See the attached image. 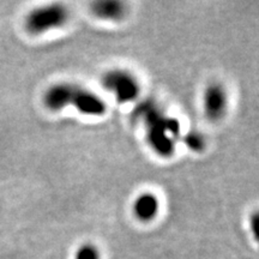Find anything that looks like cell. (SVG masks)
<instances>
[{"instance_id": "9", "label": "cell", "mask_w": 259, "mask_h": 259, "mask_svg": "<svg viewBox=\"0 0 259 259\" xmlns=\"http://www.w3.org/2000/svg\"><path fill=\"white\" fill-rule=\"evenodd\" d=\"M74 259H100V252L95 246L85 244L77 250Z\"/></svg>"}, {"instance_id": "6", "label": "cell", "mask_w": 259, "mask_h": 259, "mask_svg": "<svg viewBox=\"0 0 259 259\" xmlns=\"http://www.w3.org/2000/svg\"><path fill=\"white\" fill-rule=\"evenodd\" d=\"M132 211L136 219L142 222H149L158 215L160 211V200L157 196L151 192L139 194L132 204Z\"/></svg>"}, {"instance_id": "1", "label": "cell", "mask_w": 259, "mask_h": 259, "mask_svg": "<svg viewBox=\"0 0 259 259\" xmlns=\"http://www.w3.org/2000/svg\"><path fill=\"white\" fill-rule=\"evenodd\" d=\"M46 108L59 112L66 107H73L76 111L89 116H101L107 111L106 102L94 93L74 83H57L48 88L42 97Z\"/></svg>"}, {"instance_id": "5", "label": "cell", "mask_w": 259, "mask_h": 259, "mask_svg": "<svg viewBox=\"0 0 259 259\" xmlns=\"http://www.w3.org/2000/svg\"><path fill=\"white\" fill-rule=\"evenodd\" d=\"M228 108V94L221 83H211L203 94V112L210 121H219Z\"/></svg>"}, {"instance_id": "3", "label": "cell", "mask_w": 259, "mask_h": 259, "mask_svg": "<svg viewBox=\"0 0 259 259\" xmlns=\"http://www.w3.org/2000/svg\"><path fill=\"white\" fill-rule=\"evenodd\" d=\"M69 9L63 4H46L32 9L25 16L24 25L32 35H42L63 27L69 21Z\"/></svg>"}, {"instance_id": "4", "label": "cell", "mask_w": 259, "mask_h": 259, "mask_svg": "<svg viewBox=\"0 0 259 259\" xmlns=\"http://www.w3.org/2000/svg\"><path fill=\"white\" fill-rule=\"evenodd\" d=\"M102 87L114 96L119 103H130L137 100L141 85L130 71L124 69L108 70L102 76Z\"/></svg>"}, {"instance_id": "2", "label": "cell", "mask_w": 259, "mask_h": 259, "mask_svg": "<svg viewBox=\"0 0 259 259\" xmlns=\"http://www.w3.org/2000/svg\"><path fill=\"white\" fill-rule=\"evenodd\" d=\"M138 116L144 122L149 145L155 153L163 157L173 155L180 131L179 122L154 103H144Z\"/></svg>"}, {"instance_id": "8", "label": "cell", "mask_w": 259, "mask_h": 259, "mask_svg": "<svg viewBox=\"0 0 259 259\" xmlns=\"http://www.w3.org/2000/svg\"><path fill=\"white\" fill-rule=\"evenodd\" d=\"M185 144L191 150L200 151L203 150L204 145H205V141H204L203 136L198 132H191L185 137Z\"/></svg>"}, {"instance_id": "7", "label": "cell", "mask_w": 259, "mask_h": 259, "mask_svg": "<svg viewBox=\"0 0 259 259\" xmlns=\"http://www.w3.org/2000/svg\"><path fill=\"white\" fill-rule=\"evenodd\" d=\"M92 12L106 21H119L125 16L126 6L118 0H100L92 4Z\"/></svg>"}]
</instances>
